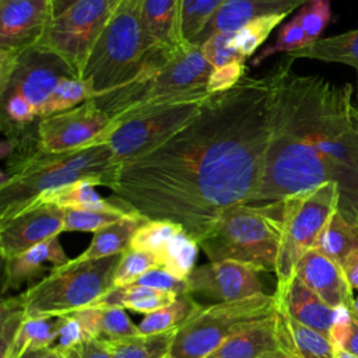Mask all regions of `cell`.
I'll return each mask as SVG.
<instances>
[{"instance_id":"30","label":"cell","mask_w":358,"mask_h":358,"mask_svg":"<svg viewBox=\"0 0 358 358\" xmlns=\"http://www.w3.org/2000/svg\"><path fill=\"white\" fill-rule=\"evenodd\" d=\"M358 248V224L350 222L338 210L322 231L315 249L320 250L337 263Z\"/></svg>"},{"instance_id":"13","label":"cell","mask_w":358,"mask_h":358,"mask_svg":"<svg viewBox=\"0 0 358 358\" xmlns=\"http://www.w3.org/2000/svg\"><path fill=\"white\" fill-rule=\"evenodd\" d=\"M110 122L109 115L91 98L76 108L39 119L38 147L48 152H62L95 144Z\"/></svg>"},{"instance_id":"45","label":"cell","mask_w":358,"mask_h":358,"mask_svg":"<svg viewBox=\"0 0 358 358\" xmlns=\"http://www.w3.org/2000/svg\"><path fill=\"white\" fill-rule=\"evenodd\" d=\"M87 336L84 334L83 327L71 315L59 316V324L56 331V338L52 344V348L66 355L73 347L84 341Z\"/></svg>"},{"instance_id":"48","label":"cell","mask_w":358,"mask_h":358,"mask_svg":"<svg viewBox=\"0 0 358 358\" xmlns=\"http://www.w3.org/2000/svg\"><path fill=\"white\" fill-rule=\"evenodd\" d=\"M341 268L345 274L350 287L358 291V248L343 260Z\"/></svg>"},{"instance_id":"10","label":"cell","mask_w":358,"mask_h":358,"mask_svg":"<svg viewBox=\"0 0 358 358\" xmlns=\"http://www.w3.org/2000/svg\"><path fill=\"white\" fill-rule=\"evenodd\" d=\"M340 190L337 183L327 182L312 190L282 200V238L277 259V284L287 282L298 260L310 249L338 210Z\"/></svg>"},{"instance_id":"7","label":"cell","mask_w":358,"mask_h":358,"mask_svg":"<svg viewBox=\"0 0 358 358\" xmlns=\"http://www.w3.org/2000/svg\"><path fill=\"white\" fill-rule=\"evenodd\" d=\"M122 255L81 259L55 267L20 294L27 319L70 315L96 303L115 287L113 277Z\"/></svg>"},{"instance_id":"43","label":"cell","mask_w":358,"mask_h":358,"mask_svg":"<svg viewBox=\"0 0 358 358\" xmlns=\"http://www.w3.org/2000/svg\"><path fill=\"white\" fill-rule=\"evenodd\" d=\"M131 284L158 289V291L173 292L176 295L189 292L187 280L179 278L162 267H154V268L145 271L137 280H134Z\"/></svg>"},{"instance_id":"20","label":"cell","mask_w":358,"mask_h":358,"mask_svg":"<svg viewBox=\"0 0 358 358\" xmlns=\"http://www.w3.org/2000/svg\"><path fill=\"white\" fill-rule=\"evenodd\" d=\"M274 294L278 305L289 317L329 337L334 308H330L295 274L287 282L277 284Z\"/></svg>"},{"instance_id":"35","label":"cell","mask_w":358,"mask_h":358,"mask_svg":"<svg viewBox=\"0 0 358 358\" xmlns=\"http://www.w3.org/2000/svg\"><path fill=\"white\" fill-rule=\"evenodd\" d=\"M228 0H180V34L185 43L199 35L213 15Z\"/></svg>"},{"instance_id":"18","label":"cell","mask_w":358,"mask_h":358,"mask_svg":"<svg viewBox=\"0 0 358 358\" xmlns=\"http://www.w3.org/2000/svg\"><path fill=\"white\" fill-rule=\"evenodd\" d=\"M294 274L316 292L330 308L350 309L354 295L341 264L317 249L308 250L296 263Z\"/></svg>"},{"instance_id":"8","label":"cell","mask_w":358,"mask_h":358,"mask_svg":"<svg viewBox=\"0 0 358 358\" xmlns=\"http://www.w3.org/2000/svg\"><path fill=\"white\" fill-rule=\"evenodd\" d=\"M210 95L200 90L129 110L112 119L96 143H106L119 165L137 158L180 130Z\"/></svg>"},{"instance_id":"6","label":"cell","mask_w":358,"mask_h":358,"mask_svg":"<svg viewBox=\"0 0 358 358\" xmlns=\"http://www.w3.org/2000/svg\"><path fill=\"white\" fill-rule=\"evenodd\" d=\"M141 7L143 0H120L94 45L81 73L94 96L129 81L154 49L145 36Z\"/></svg>"},{"instance_id":"17","label":"cell","mask_w":358,"mask_h":358,"mask_svg":"<svg viewBox=\"0 0 358 358\" xmlns=\"http://www.w3.org/2000/svg\"><path fill=\"white\" fill-rule=\"evenodd\" d=\"M64 208L38 203L28 206L13 217L0 221V255L3 260L11 259L53 236L63 229Z\"/></svg>"},{"instance_id":"51","label":"cell","mask_w":358,"mask_h":358,"mask_svg":"<svg viewBox=\"0 0 358 358\" xmlns=\"http://www.w3.org/2000/svg\"><path fill=\"white\" fill-rule=\"evenodd\" d=\"M78 0H52L53 4V14L55 17L62 14L63 11H66L70 6H73L74 3H77Z\"/></svg>"},{"instance_id":"26","label":"cell","mask_w":358,"mask_h":358,"mask_svg":"<svg viewBox=\"0 0 358 358\" xmlns=\"http://www.w3.org/2000/svg\"><path fill=\"white\" fill-rule=\"evenodd\" d=\"M147 221L143 215L129 211L116 222L96 231L81 259H101L124 253L130 246L136 231Z\"/></svg>"},{"instance_id":"32","label":"cell","mask_w":358,"mask_h":358,"mask_svg":"<svg viewBox=\"0 0 358 358\" xmlns=\"http://www.w3.org/2000/svg\"><path fill=\"white\" fill-rule=\"evenodd\" d=\"M200 303L196 302L190 292L176 296L169 305L147 313L137 324L140 334H157L180 327L197 309Z\"/></svg>"},{"instance_id":"4","label":"cell","mask_w":358,"mask_h":358,"mask_svg":"<svg viewBox=\"0 0 358 358\" xmlns=\"http://www.w3.org/2000/svg\"><path fill=\"white\" fill-rule=\"evenodd\" d=\"M213 70L200 45L182 43L172 49H152L129 81L94 96V101L115 119L155 101L206 90Z\"/></svg>"},{"instance_id":"25","label":"cell","mask_w":358,"mask_h":358,"mask_svg":"<svg viewBox=\"0 0 358 358\" xmlns=\"http://www.w3.org/2000/svg\"><path fill=\"white\" fill-rule=\"evenodd\" d=\"M70 315L80 323L87 338L112 343L140 334L137 324L130 320L126 309L119 306L91 305Z\"/></svg>"},{"instance_id":"11","label":"cell","mask_w":358,"mask_h":358,"mask_svg":"<svg viewBox=\"0 0 358 358\" xmlns=\"http://www.w3.org/2000/svg\"><path fill=\"white\" fill-rule=\"evenodd\" d=\"M120 0H78L53 17L38 46L45 48L81 77L90 53Z\"/></svg>"},{"instance_id":"38","label":"cell","mask_w":358,"mask_h":358,"mask_svg":"<svg viewBox=\"0 0 358 358\" xmlns=\"http://www.w3.org/2000/svg\"><path fill=\"white\" fill-rule=\"evenodd\" d=\"M25 309L20 295L10 296L1 302L0 308V358H7L24 322Z\"/></svg>"},{"instance_id":"50","label":"cell","mask_w":358,"mask_h":358,"mask_svg":"<svg viewBox=\"0 0 358 358\" xmlns=\"http://www.w3.org/2000/svg\"><path fill=\"white\" fill-rule=\"evenodd\" d=\"M343 348L358 357V320L354 317H352V323H351V331H350L348 338Z\"/></svg>"},{"instance_id":"34","label":"cell","mask_w":358,"mask_h":358,"mask_svg":"<svg viewBox=\"0 0 358 358\" xmlns=\"http://www.w3.org/2000/svg\"><path fill=\"white\" fill-rule=\"evenodd\" d=\"M59 324V316L27 319L7 355V358H20L25 351L52 347Z\"/></svg>"},{"instance_id":"5","label":"cell","mask_w":358,"mask_h":358,"mask_svg":"<svg viewBox=\"0 0 358 358\" xmlns=\"http://www.w3.org/2000/svg\"><path fill=\"white\" fill-rule=\"evenodd\" d=\"M282 238V200L227 208L199 246L210 262L234 260L275 273Z\"/></svg>"},{"instance_id":"52","label":"cell","mask_w":358,"mask_h":358,"mask_svg":"<svg viewBox=\"0 0 358 358\" xmlns=\"http://www.w3.org/2000/svg\"><path fill=\"white\" fill-rule=\"evenodd\" d=\"M334 357H336V358H358L357 355L348 352V351L344 350V348H334Z\"/></svg>"},{"instance_id":"39","label":"cell","mask_w":358,"mask_h":358,"mask_svg":"<svg viewBox=\"0 0 358 358\" xmlns=\"http://www.w3.org/2000/svg\"><path fill=\"white\" fill-rule=\"evenodd\" d=\"M154 267H161L154 255L145 250L129 248L124 253H122V257L117 263L113 277L115 287L129 285L141 274Z\"/></svg>"},{"instance_id":"22","label":"cell","mask_w":358,"mask_h":358,"mask_svg":"<svg viewBox=\"0 0 358 358\" xmlns=\"http://www.w3.org/2000/svg\"><path fill=\"white\" fill-rule=\"evenodd\" d=\"M275 320L281 350L291 358H336L327 336L289 317L278 302Z\"/></svg>"},{"instance_id":"19","label":"cell","mask_w":358,"mask_h":358,"mask_svg":"<svg viewBox=\"0 0 358 358\" xmlns=\"http://www.w3.org/2000/svg\"><path fill=\"white\" fill-rule=\"evenodd\" d=\"M308 0H228L192 41L201 45L218 32H235L249 21L266 15H289Z\"/></svg>"},{"instance_id":"36","label":"cell","mask_w":358,"mask_h":358,"mask_svg":"<svg viewBox=\"0 0 358 358\" xmlns=\"http://www.w3.org/2000/svg\"><path fill=\"white\" fill-rule=\"evenodd\" d=\"M287 15H281V14L259 17L249 21L248 24L241 27L238 31H235V45L241 56L245 60L250 57L268 38L271 31L277 25H280V22Z\"/></svg>"},{"instance_id":"24","label":"cell","mask_w":358,"mask_h":358,"mask_svg":"<svg viewBox=\"0 0 358 358\" xmlns=\"http://www.w3.org/2000/svg\"><path fill=\"white\" fill-rule=\"evenodd\" d=\"M141 20L151 48L172 49L182 43L180 0H143Z\"/></svg>"},{"instance_id":"42","label":"cell","mask_w":358,"mask_h":358,"mask_svg":"<svg viewBox=\"0 0 358 358\" xmlns=\"http://www.w3.org/2000/svg\"><path fill=\"white\" fill-rule=\"evenodd\" d=\"M201 52L207 62L214 67H222L234 62H246L236 49L235 32H218L204 41Z\"/></svg>"},{"instance_id":"21","label":"cell","mask_w":358,"mask_h":358,"mask_svg":"<svg viewBox=\"0 0 358 358\" xmlns=\"http://www.w3.org/2000/svg\"><path fill=\"white\" fill-rule=\"evenodd\" d=\"M280 351L282 350L274 315L231 337L204 358H271Z\"/></svg>"},{"instance_id":"1","label":"cell","mask_w":358,"mask_h":358,"mask_svg":"<svg viewBox=\"0 0 358 358\" xmlns=\"http://www.w3.org/2000/svg\"><path fill=\"white\" fill-rule=\"evenodd\" d=\"M267 73L211 94L151 151L119 165L109 187L126 210L171 221L197 243L229 207L253 201L268 143Z\"/></svg>"},{"instance_id":"12","label":"cell","mask_w":358,"mask_h":358,"mask_svg":"<svg viewBox=\"0 0 358 358\" xmlns=\"http://www.w3.org/2000/svg\"><path fill=\"white\" fill-rule=\"evenodd\" d=\"M77 76L53 52L35 45L17 57L0 56V92L11 91L24 96L38 112L60 78Z\"/></svg>"},{"instance_id":"40","label":"cell","mask_w":358,"mask_h":358,"mask_svg":"<svg viewBox=\"0 0 358 358\" xmlns=\"http://www.w3.org/2000/svg\"><path fill=\"white\" fill-rule=\"evenodd\" d=\"M308 45L305 31L295 15L292 20L285 22L281 29L278 31V35L275 38V42L267 48H264L252 62V66H259L263 60L267 57L277 55V53H291L294 50H298Z\"/></svg>"},{"instance_id":"23","label":"cell","mask_w":358,"mask_h":358,"mask_svg":"<svg viewBox=\"0 0 358 358\" xmlns=\"http://www.w3.org/2000/svg\"><path fill=\"white\" fill-rule=\"evenodd\" d=\"M69 259L59 242V236H53L11 259L4 260L7 288H18L31 278L38 277L48 264L53 268L67 263Z\"/></svg>"},{"instance_id":"33","label":"cell","mask_w":358,"mask_h":358,"mask_svg":"<svg viewBox=\"0 0 358 358\" xmlns=\"http://www.w3.org/2000/svg\"><path fill=\"white\" fill-rule=\"evenodd\" d=\"M91 98H94V92L85 80L78 76H66L60 78L53 92L42 106L39 119L76 108Z\"/></svg>"},{"instance_id":"27","label":"cell","mask_w":358,"mask_h":358,"mask_svg":"<svg viewBox=\"0 0 358 358\" xmlns=\"http://www.w3.org/2000/svg\"><path fill=\"white\" fill-rule=\"evenodd\" d=\"M287 56L347 64L358 71V29L330 38H320L298 50L287 53Z\"/></svg>"},{"instance_id":"15","label":"cell","mask_w":358,"mask_h":358,"mask_svg":"<svg viewBox=\"0 0 358 358\" xmlns=\"http://www.w3.org/2000/svg\"><path fill=\"white\" fill-rule=\"evenodd\" d=\"M257 270L234 260L208 262L196 266L187 277L189 292L215 302H235L264 294Z\"/></svg>"},{"instance_id":"28","label":"cell","mask_w":358,"mask_h":358,"mask_svg":"<svg viewBox=\"0 0 358 358\" xmlns=\"http://www.w3.org/2000/svg\"><path fill=\"white\" fill-rule=\"evenodd\" d=\"M176 294L158 291L141 285H122L109 289L96 303L99 306H119L137 313H151L176 299Z\"/></svg>"},{"instance_id":"31","label":"cell","mask_w":358,"mask_h":358,"mask_svg":"<svg viewBox=\"0 0 358 358\" xmlns=\"http://www.w3.org/2000/svg\"><path fill=\"white\" fill-rule=\"evenodd\" d=\"M176 330L157 334H136L108 343L110 358H166Z\"/></svg>"},{"instance_id":"3","label":"cell","mask_w":358,"mask_h":358,"mask_svg":"<svg viewBox=\"0 0 358 358\" xmlns=\"http://www.w3.org/2000/svg\"><path fill=\"white\" fill-rule=\"evenodd\" d=\"M119 162L106 143L48 152L38 143H24L8 157L0 180V221L32 204L46 192L80 180L110 187Z\"/></svg>"},{"instance_id":"2","label":"cell","mask_w":358,"mask_h":358,"mask_svg":"<svg viewBox=\"0 0 358 358\" xmlns=\"http://www.w3.org/2000/svg\"><path fill=\"white\" fill-rule=\"evenodd\" d=\"M284 56L268 71V143L250 204L273 203L334 182L338 211L358 224V106L350 83L299 76Z\"/></svg>"},{"instance_id":"53","label":"cell","mask_w":358,"mask_h":358,"mask_svg":"<svg viewBox=\"0 0 358 358\" xmlns=\"http://www.w3.org/2000/svg\"><path fill=\"white\" fill-rule=\"evenodd\" d=\"M350 312H351L352 317L358 320V294H357V295L354 296V299H352V303H351V306H350Z\"/></svg>"},{"instance_id":"14","label":"cell","mask_w":358,"mask_h":358,"mask_svg":"<svg viewBox=\"0 0 358 358\" xmlns=\"http://www.w3.org/2000/svg\"><path fill=\"white\" fill-rule=\"evenodd\" d=\"M130 248L150 252L162 268L187 280L196 267L194 263L200 246L178 224L164 220H147L136 231Z\"/></svg>"},{"instance_id":"16","label":"cell","mask_w":358,"mask_h":358,"mask_svg":"<svg viewBox=\"0 0 358 358\" xmlns=\"http://www.w3.org/2000/svg\"><path fill=\"white\" fill-rule=\"evenodd\" d=\"M53 17L52 0H0V55L18 56L38 45Z\"/></svg>"},{"instance_id":"47","label":"cell","mask_w":358,"mask_h":358,"mask_svg":"<svg viewBox=\"0 0 358 358\" xmlns=\"http://www.w3.org/2000/svg\"><path fill=\"white\" fill-rule=\"evenodd\" d=\"M64 358H110V348L106 341L85 338L73 347Z\"/></svg>"},{"instance_id":"9","label":"cell","mask_w":358,"mask_h":358,"mask_svg":"<svg viewBox=\"0 0 358 358\" xmlns=\"http://www.w3.org/2000/svg\"><path fill=\"white\" fill-rule=\"evenodd\" d=\"M275 294L200 308L176 330L166 358H204L231 337L275 315Z\"/></svg>"},{"instance_id":"44","label":"cell","mask_w":358,"mask_h":358,"mask_svg":"<svg viewBox=\"0 0 358 358\" xmlns=\"http://www.w3.org/2000/svg\"><path fill=\"white\" fill-rule=\"evenodd\" d=\"M246 71L248 67L245 62H234L222 67H217L211 71L208 77L206 91L208 94L225 92L234 88L246 76Z\"/></svg>"},{"instance_id":"29","label":"cell","mask_w":358,"mask_h":358,"mask_svg":"<svg viewBox=\"0 0 358 358\" xmlns=\"http://www.w3.org/2000/svg\"><path fill=\"white\" fill-rule=\"evenodd\" d=\"M95 185L90 180H80L67 186L50 190L39 196L32 204L50 203L62 208H81V210H105L117 211L126 210L122 206L113 204L106 199H102L95 192ZM29 204V206H32ZM27 208V207H25Z\"/></svg>"},{"instance_id":"49","label":"cell","mask_w":358,"mask_h":358,"mask_svg":"<svg viewBox=\"0 0 358 358\" xmlns=\"http://www.w3.org/2000/svg\"><path fill=\"white\" fill-rule=\"evenodd\" d=\"M20 358H64V355L52 347H45L25 351Z\"/></svg>"},{"instance_id":"55","label":"cell","mask_w":358,"mask_h":358,"mask_svg":"<svg viewBox=\"0 0 358 358\" xmlns=\"http://www.w3.org/2000/svg\"><path fill=\"white\" fill-rule=\"evenodd\" d=\"M357 101H358V90H357Z\"/></svg>"},{"instance_id":"54","label":"cell","mask_w":358,"mask_h":358,"mask_svg":"<svg viewBox=\"0 0 358 358\" xmlns=\"http://www.w3.org/2000/svg\"><path fill=\"white\" fill-rule=\"evenodd\" d=\"M271 358H291L288 354H285L284 351H280V352H277L275 355H273Z\"/></svg>"},{"instance_id":"37","label":"cell","mask_w":358,"mask_h":358,"mask_svg":"<svg viewBox=\"0 0 358 358\" xmlns=\"http://www.w3.org/2000/svg\"><path fill=\"white\" fill-rule=\"evenodd\" d=\"M129 210L105 211V210H81V208H64V231H81V232H96L122 217Z\"/></svg>"},{"instance_id":"46","label":"cell","mask_w":358,"mask_h":358,"mask_svg":"<svg viewBox=\"0 0 358 358\" xmlns=\"http://www.w3.org/2000/svg\"><path fill=\"white\" fill-rule=\"evenodd\" d=\"M352 315L347 306H338L334 309V319L329 333V338L334 348H343L348 334L351 331Z\"/></svg>"},{"instance_id":"41","label":"cell","mask_w":358,"mask_h":358,"mask_svg":"<svg viewBox=\"0 0 358 358\" xmlns=\"http://www.w3.org/2000/svg\"><path fill=\"white\" fill-rule=\"evenodd\" d=\"M331 0H308L296 17L305 31L308 45L320 39V35L327 28L331 20Z\"/></svg>"}]
</instances>
